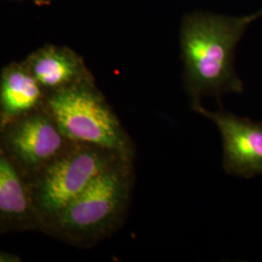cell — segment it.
Here are the masks:
<instances>
[{
	"label": "cell",
	"instance_id": "1",
	"mask_svg": "<svg viewBox=\"0 0 262 262\" xmlns=\"http://www.w3.org/2000/svg\"><path fill=\"white\" fill-rule=\"evenodd\" d=\"M255 19L253 14L229 17L207 12L184 18L180 44L190 106L205 97L243 93V82L235 70V49Z\"/></svg>",
	"mask_w": 262,
	"mask_h": 262
},
{
	"label": "cell",
	"instance_id": "2",
	"mask_svg": "<svg viewBox=\"0 0 262 262\" xmlns=\"http://www.w3.org/2000/svg\"><path fill=\"white\" fill-rule=\"evenodd\" d=\"M133 160L118 159L42 228L78 248L94 247L112 236L129 211L135 184Z\"/></svg>",
	"mask_w": 262,
	"mask_h": 262
},
{
	"label": "cell",
	"instance_id": "3",
	"mask_svg": "<svg viewBox=\"0 0 262 262\" xmlns=\"http://www.w3.org/2000/svg\"><path fill=\"white\" fill-rule=\"evenodd\" d=\"M45 108L68 140L135 158V145L94 80L48 94Z\"/></svg>",
	"mask_w": 262,
	"mask_h": 262
},
{
	"label": "cell",
	"instance_id": "4",
	"mask_svg": "<svg viewBox=\"0 0 262 262\" xmlns=\"http://www.w3.org/2000/svg\"><path fill=\"white\" fill-rule=\"evenodd\" d=\"M121 158L125 157L98 146L72 142L56 159L37 171L36 178L29 185L40 226Z\"/></svg>",
	"mask_w": 262,
	"mask_h": 262
},
{
	"label": "cell",
	"instance_id": "5",
	"mask_svg": "<svg viewBox=\"0 0 262 262\" xmlns=\"http://www.w3.org/2000/svg\"><path fill=\"white\" fill-rule=\"evenodd\" d=\"M1 130L4 133L2 144L11 157L24 168L35 173L72 143L61 133L47 110L28 113Z\"/></svg>",
	"mask_w": 262,
	"mask_h": 262
},
{
	"label": "cell",
	"instance_id": "6",
	"mask_svg": "<svg viewBox=\"0 0 262 262\" xmlns=\"http://www.w3.org/2000/svg\"><path fill=\"white\" fill-rule=\"evenodd\" d=\"M191 110L207 118L220 131L223 141L225 172L239 178L262 175V122L224 110L211 111L202 104Z\"/></svg>",
	"mask_w": 262,
	"mask_h": 262
},
{
	"label": "cell",
	"instance_id": "7",
	"mask_svg": "<svg viewBox=\"0 0 262 262\" xmlns=\"http://www.w3.org/2000/svg\"><path fill=\"white\" fill-rule=\"evenodd\" d=\"M40 226L30 185L8 150L0 143V232Z\"/></svg>",
	"mask_w": 262,
	"mask_h": 262
},
{
	"label": "cell",
	"instance_id": "8",
	"mask_svg": "<svg viewBox=\"0 0 262 262\" xmlns=\"http://www.w3.org/2000/svg\"><path fill=\"white\" fill-rule=\"evenodd\" d=\"M24 62L47 95L94 80L84 58L67 46L45 44L30 53Z\"/></svg>",
	"mask_w": 262,
	"mask_h": 262
},
{
	"label": "cell",
	"instance_id": "9",
	"mask_svg": "<svg viewBox=\"0 0 262 262\" xmlns=\"http://www.w3.org/2000/svg\"><path fill=\"white\" fill-rule=\"evenodd\" d=\"M46 97L24 60L7 64L0 72V128L39 109Z\"/></svg>",
	"mask_w": 262,
	"mask_h": 262
},
{
	"label": "cell",
	"instance_id": "10",
	"mask_svg": "<svg viewBox=\"0 0 262 262\" xmlns=\"http://www.w3.org/2000/svg\"><path fill=\"white\" fill-rule=\"evenodd\" d=\"M21 261V258L14 254V253H8L0 251V262H19Z\"/></svg>",
	"mask_w": 262,
	"mask_h": 262
},
{
	"label": "cell",
	"instance_id": "11",
	"mask_svg": "<svg viewBox=\"0 0 262 262\" xmlns=\"http://www.w3.org/2000/svg\"><path fill=\"white\" fill-rule=\"evenodd\" d=\"M253 16H254V18H255V19H257V18H259V17H261L262 9L260 10V11H258V12H256V13H254V14H253Z\"/></svg>",
	"mask_w": 262,
	"mask_h": 262
},
{
	"label": "cell",
	"instance_id": "12",
	"mask_svg": "<svg viewBox=\"0 0 262 262\" xmlns=\"http://www.w3.org/2000/svg\"><path fill=\"white\" fill-rule=\"evenodd\" d=\"M8 1H13V2H21V1H25V0H8Z\"/></svg>",
	"mask_w": 262,
	"mask_h": 262
}]
</instances>
